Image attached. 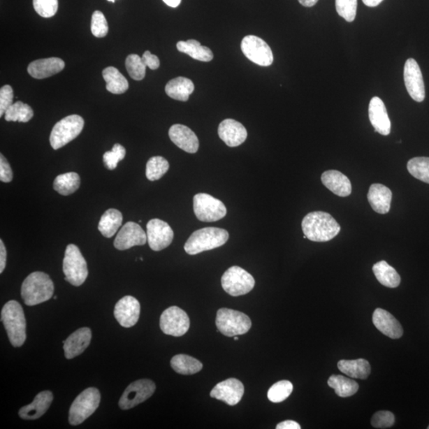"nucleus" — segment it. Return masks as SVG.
Wrapping results in <instances>:
<instances>
[{
    "instance_id": "ea45409f",
    "label": "nucleus",
    "mask_w": 429,
    "mask_h": 429,
    "mask_svg": "<svg viewBox=\"0 0 429 429\" xmlns=\"http://www.w3.org/2000/svg\"><path fill=\"white\" fill-rule=\"evenodd\" d=\"M293 390V386L291 381L287 380L277 381L270 388L268 399L274 403L282 402L291 396Z\"/></svg>"
},
{
    "instance_id": "8fccbe9b",
    "label": "nucleus",
    "mask_w": 429,
    "mask_h": 429,
    "mask_svg": "<svg viewBox=\"0 0 429 429\" xmlns=\"http://www.w3.org/2000/svg\"><path fill=\"white\" fill-rule=\"evenodd\" d=\"M143 61L147 67H149L152 71L159 68L160 66V61L158 57L150 53V51H146L142 57Z\"/></svg>"
},
{
    "instance_id": "4d7b16f0",
    "label": "nucleus",
    "mask_w": 429,
    "mask_h": 429,
    "mask_svg": "<svg viewBox=\"0 0 429 429\" xmlns=\"http://www.w3.org/2000/svg\"><path fill=\"white\" fill-rule=\"evenodd\" d=\"M237 336H238V335L234 336V340H239V338H238V337H237Z\"/></svg>"
},
{
    "instance_id": "4468645a",
    "label": "nucleus",
    "mask_w": 429,
    "mask_h": 429,
    "mask_svg": "<svg viewBox=\"0 0 429 429\" xmlns=\"http://www.w3.org/2000/svg\"><path fill=\"white\" fill-rule=\"evenodd\" d=\"M147 242L154 252L164 250L169 247L175 233L170 226L159 219L150 220L147 225Z\"/></svg>"
},
{
    "instance_id": "cd10ccee",
    "label": "nucleus",
    "mask_w": 429,
    "mask_h": 429,
    "mask_svg": "<svg viewBox=\"0 0 429 429\" xmlns=\"http://www.w3.org/2000/svg\"><path fill=\"white\" fill-rule=\"evenodd\" d=\"M195 89L192 80L180 77L171 80L166 86V92L173 100L187 101Z\"/></svg>"
},
{
    "instance_id": "09e8293b",
    "label": "nucleus",
    "mask_w": 429,
    "mask_h": 429,
    "mask_svg": "<svg viewBox=\"0 0 429 429\" xmlns=\"http://www.w3.org/2000/svg\"><path fill=\"white\" fill-rule=\"evenodd\" d=\"M13 172L10 164L5 157L0 155V181L4 183H9L13 181Z\"/></svg>"
},
{
    "instance_id": "a18cd8bd",
    "label": "nucleus",
    "mask_w": 429,
    "mask_h": 429,
    "mask_svg": "<svg viewBox=\"0 0 429 429\" xmlns=\"http://www.w3.org/2000/svg\"><path fill=\"white\" fill-rule=\"evenodd\" d=\"M91 31L96 38L106 37L108 32V25L106 16L100 10H96L92 16Z\"/></svg>"
},
{
    "instance_id": "5fc2aeb1",
    "label": "nucleus",
    "mask_w": 429,
    "mask_h": 429,
    "mask_svg": "<svg viewBox=\"0 0 429 429\" xmlns=\"http://www.w3.org/2000/svg\"><path fill=\"white\" fill-rule=\"evenodd\" d=\"M298 1L304 7L311 8L318 2V0H298Z\"/></svg>"
},
{
    "instance_id": "1a4fd4ad",
    "label": "nucleus",
    "mask_w": 429,
    "mask_h": 429,
    "mask_svg": "<svg viewBox=\"0 0 429 429\" xmlns=\"http://www.w3.org/2000/svg\"><path fill=\"white\" fill-rule=\"evenodd\" d=\"M194 210L196 218L203 222H216L227 214L224 203L207 194L194 196Z\"/></svg>"
},
{
    "instance_id": "c756f323",
    "label": "nucleus",
    "mask_w": 429,
    "mask_h": 429,
    "mask_svg": "<svg viewBox=\"0 0 429 429\" xmlns=\"http://www.w3.org/2000/svg\"><path fill=\"white\" fill-rule=\"evenodd\" d=\"M177 48L182 53L187 54L194 59L204 62H210L213 59V53L210 48L203 46L198 41L190 39L184 42L180 41Z\"/></svg>"
},
{
    "instance_id": "9b49d317",
    "label": "nucleus",
    "mask_w": 429,
    "mask_h": 429,
    "mask_svg": "<svg viewBox=\"0 0 429 429\" xmlns=\"http://www.w3.org/2000/svg\"><path fill=\"white\" fill-rule=\"evenodd\" d=\"M241 50L249 60L260 66L268 67L273 64V52L262 38L254 36H246L242 41Z\"/></svg>"
},
{
    "instance_id": "2eb2a0df",
    "label": "nucleus",
    "mask_w": 429,
    "mask_h": 429,
    "mask_svg": "<svg viewBox=\"0 0 429 429\" xmlns=\"http://www.w3.org/2000/svg\"><path fill=\"white\" fill-rule=\"evenodd\" d=\"M404 80L411 98L416 102L424 101L426 99L424 79L419 64L413 59L405 61Z\"/></svg>"
},
{
    "instance_id": "49530a36",
    "label": "nucleus",
    "mask_w": 429,
    "mask_h": 429,
    "mask_svg": "<svg viewBox=\"0 0 429 429\" xmlns=\"http://www.w3.org/2000/svg\"><path fill=\"white\" fill-rule=\"evenodd\" d=\"M395 419L390 411L377 412L371 419V425L376 428H387L393 426Z\"/></svg>"
},
{
    "instance_id": "39448f33",
    "label": "nucleus",
    "mask_w": 429,
    "mask_h": 429,
    "mask_svg": "<svg viewBox=\"0 0 429 429\" xmlns=\"http://www.w3.org/2000/svg\"><path fill=\"white\" fill-rule=\"evenodd\" d=\"M100 403L101 393L96 388H88L80 393L69 409V424L73 426L80 425L95 413Z\"/></svg>"
},
{
    "instance_id": "5701e85b",
    "label": "nucleus",
    "mask_w": 429,
    "mask_h": 429,
    "mask_svg": "<svg viewBox=\"0 0 429 429\" xmlns=\"http://www.w3.org/2000/svg\"><path fill=\"white\" fill-rule=\"evenodd\" d=\"M92 331L89 328L77 330L63 341L65 356L68 359L77 357L82 354L91 343Z\"/></svg>"
},
{
    "instance_id": "a19ab883",
    "label": "nucleus",
    "mask_w": 429,
    "mask_h": 429,
    "mask_svg": "<svg viewBox=\"0 0 429 429\" xmlns=\"http://www.w3.org/2000/svg\"><path fill=\"white\" fill-rule=\"evenodd\" d=\"M126 68L132 79L142 80L146 76L147 66L142 57L137 54H131L126 57Z\"/></svg>"
},
{
    "instance_id": "473e14b6",
    "label": "nucleus",
    "mask_w": 429,
    "mask_h": 429,
    "mask_svg": "<svg viewBox=\"0 0 429 429\" xmlns=\"http://www.w3.org/2000/svg\"><path fill=\"white\" fill-rule=\"evenodd\" d=\"M103 78L107 84V90L113 94H123L129 89V81L117 68L110 66L104 68Z\"/></svg>"
},
{
    "instance_id": "79ce46f5",
    "label": "nucleus",
    "mask_w": 429,
    "mask_h": 429,
    "mask_svg": "<svg viewBox=\"0 0 429 429\" xmlns=\"http://www.w3.org/2000/svg\"><path fill=\"white\" fill-rule=\"evenodd\" d=\"M336 11L347 22L355 20L357 13V0H335Z\"/></svg>"
},
{
    "instance_id": "f03ea898",
    "label": "nucleus",
    "mask_w": 429,
    "mask_h": 429,
    "mask_svg": "<svg viewBox=\"0 0 429 429\" xmlns=\"http://www.w3.org/2000/svg\"><path fill=\"white\" fill-rule=\"evenodd\" d=\"M54 285L48 275L34 272L23 282L21 295L24 303L34 306L45 303L53 297Z\"/></svg>"
},
{
    "instance_id": "aec40b11",
    "label": "nucleus",
    "mask_w": 429,
    "mask_h": 429,
    "mask_svg": "<svg viewBox=\"0 0 429 429\" xmlns=\"http://www.w3.org/2000/svg\"><path fill=\"white\" fill-rule=\"evenodd\" d=\"M218 134L227 146L236 147L246 141L247 131L240 122L227 119L221 122L219 126Z\"/></svg>"
},
{
    "instance_id": "2f4dec72",
    "label": "nucleus",
    "mask_w": 429,
    "mask_h": 429,
    "mask_svg": "<svg viewBox=\"0 0 429 429\" xmlns=\"http://www.w3.org/2000/svg\"><path fill=\"white\" fill-rule=\"evenodd\" d=\"M373 272L382 286L388 288H397L401 283V277L397 270L388 264L386 261H380L373 266Z\"/></svg>"
},
{
    "instance_id": "20e7f679",
    "label": "nucleus",
    "mask_w": 429,
    "mask_h": 429,
    "mask_svg": "<svg viewBox=\"0 0 429 429\" xmlns=\"http://www.w3.org/2000/svg\"><path fill=\"white\" fill-rule=\"evenodd\" d=\"M227 231L219 228H205L194 231L184 245L188 254L195 255L222 247L228 242Z\"/></svg>"
},
{
    "instance_id": "c85d7f7f",
    "label": "nucleus",
    "mask_w": 429,
    "mask_h": 429,
    "mask_svg": "<svg viewBox=\"0 0 429 429\" xmlns=\"http://www.w3.org/2000/svg\"><path fill=\"white\" fill-rule=\"evenodd\" d=\"M342 373L357 379H367L370 374V365L366 359L340 361L337 364Z\"/></svg>"
},
{
    "instance_id": "e433bc0d",
    "label": "nucleus",
    "mask_w": 429,
    "mask_h": 429,
    "mask_svg": "<svg viewBox=\"0 0 429 429\" xmlns=\"http://www.w3.org/2000/svg\"><path fill=\"white\" fill-rule=\"evenodd\" d=\"M33 117V109L22 101L13 103L4 114L6 121L20 122V123H27Z\"/></svg>"
},
{
    "instance_id": "ddd939ff",
    "label": "nucleus",
    "mask_w": 429,
    "mask_h": 429,
    "mask_svg": "<svg viewBox=\"0 0 429 429\" xmlns=\"http://www.w3.org/2000/svg\"><path fill=\"white\" fill-rule=\"evenodd\" d=\"M160 327L165 334L180 337L189 331L190 327L189 316L179 307H170L162 312Z\"/></svg>"
},
{
    "instance_id": "0eeeda50",
    "label": "nucleus",
    "mask_w": 429,
    "mask_h": 429,
    "mask_svg": "<svg viewBox=\"0 0 429 429\" xmlns=\"http://www.w3.org/2000/svg\"><path fill=\"white\" fill-rule=\"evenodd\" d=\"M216 323L218 332L228 337L246 334L252 328L251 319L245 313L225 308L218 310Z\"/></svg>"
},
{
    "instance_id": "423d86ee",
    "label": "nucleus",
    "mask_w": 429,
    "mask_h": 429,
    "mask_svg": "<svg viewBox=\"0 0 429 429\" xmlns=\"http://www.w3.org/2000/svg\"><path fill=\"white\" fill-rule=\"evenodd\" d=\"M63 272L66 280L74 286H80L88 277L86 260L76 245L67 246L63 260Z\"/></svg>"
},
{
    "instance_id": "393cba45",
    "label": "nucleus",
    "mask_w": 429,
    "mask_h": 429,
    "mask_svg": "<svg viewBox=\"0 0 429 429\" xmlns=\"http://www.w3.org/2000/svg\"><path fill=\"white\" fill-rule=\"evenodd\" d=\"M53 400V393L49 391L41 392L31 404L20 409L19 415L22 419L37 420L49 409Z\"/></svg>"
},
{
    "instance_id": "f3484780",
    "label": "nucleus",
    "mask_w": 429,
    "mask_h": 429,
    "mask_svg": "<svg viewBox=\"0 0 429 429\" xmlns=\"http://www.w3.org/2000/svg\"><path fill=\"white\" fill-rule=\"evenodd\" d=\"M140 310V303L136 298L126 296L115 305L114 316L121 326L131 328L138 321Z\"/></svg>"
},
{
    "instance_id": "a211bd4d",
    "label": "nucleus",
    "mask_w": 429,
    "mask_h": 429,
    "mask_svg": "<svg viewBox=\"0 0 429 429\" xmlns=\"http://www.w3.org/2000/svg\"><path fill=\"white\" fill-rule=\"evenodd\" d=\"M245 394V386L240 380L229 379L219 382L211 391L210 396L234 407L241 401Z\"/></svg>"
},
{
    "instance_id": "de8ad7c7",
    "label": "nucleus",
    "mask_w": 429,
    "mask_h": 429,
    "mask_svg": "<svg viewBox=\"0 0 429 429\" xmlns=\"http://www.w3.org/2000/svg\"><path fill=\"white\" fill-rule=\"evenodd\" d=\"M14 92L10 85H4L0 89V117H3L6 111L13 106Z\"/></svg>"
},
{
    "instance_id": "6ab92c4d",
    "label": "nucleus",
    "mask_w": 429,
    "mask_h": 429,
    "mask_svg": "<svg viewBox=\"0 0 429 429\" xmlns=\"http://www.w3.org/2000/svg\"><path fill=\"white\" fill-rule=\"evenodd\" d=\"M369 119L376 132L387 136L391 134V123L386 106L378 96L371 99L369 104Z\"/></svg>"
},
{
    "instance_id": "b1692460",
    "label": "nucleus",
    "mask_w": 429,
    "mask_h": 429,
    "mask_svg": "<svg viewBox=\"0 0 429 429\" xmlns=\"http://www.w3.org/2000/svg\"><path fill=\"white\" fill-rule=\"evenodd\" d=\"M65 66V62L59 57H50L34 61L28 66L27 71L34 78L44 79L60 73Z\"/></svg>"
},
{
    "instance_id": "bb28decb",
    "label": "nucleus",
    "mask_w": 429,
    "mask_h": 429,
    "mask_svg": "<svg viewBox=\"0 0 429 429\" xmlns=\"http://www.w3.org/2000/svg\"><path fill=\"white\" fill-rule=\"evenodd\" d=\"M324 187L336 196L346 197L351 194V184L349 177L337 170H328L321 176Z\"/></svg>"
},
{
    "instance_id": "6e6552de",
    "label": "nucleus",
    "mask_w": 429,
    "mask_h": 429,
    "mask_svg": "<svg viewBox=\"0 0 429 429\" xmlns=\"http://www.w3.org/2000/svg\"><path fill=\"white\" fill-rule=\"evenodd\" d=\"M85 120L78 115H71L57 123L51 131V147L59 150L76 138L82 131Z\"/></svg>"
},
{
    "instance_id": "9d476101",
    "label": "nucleus",
    "mask_w": 429,
    "mask_h": 429,
    "mask_svg": "<svg viewBox=\"0 0 429 429\" xmlns=\"http://www.w3.org/2000/svg\"><path fill=\"white\" fill-rule=\"evenodd\" d=\"M221 284L226 293L233 297H239L250 293L254 287L255 281L245 270L240 266H233L222 276Z\"/></svg>"
},
{
    "instance_id": "603ef678",
    "label": "nucleus",
    "mask_w": 429,
    "mask_h": 429,
    "mask_svg": "<svg viewBox=\"0 0 429 429\" xmlns=\"http://www.w3.org/2000/svg\"><path fill=\"white\" fill-rule=\"evenodd\" d=\"M277 429H300V426L298 422L293 421H286L279 423L276 427Z\"/></svg>"
},
{
    "instance_id": "4be33fe9",
    "label": "nucleus",
    "mask_w": 429,
    "mask_h": 429,
    "mask_svg": "<svg viewBox=\"0 0 429 429\" xmlns=\"http://www.w3.org/2000/svg\"><path fill=\"white\" fill-rule=\"evenodd\" d=\"M373 323L379 331L393 340L400 339L403 335L401 323L391 313L382 309H377L373 313Z\"/></svg>"
},
{
    "instance_id": "37998d69",
    "label": "nucleus",
    "mask_w": 429,
    "mask_h": 429,
    "mask_svg": "<svg viewBox=\"0 0 429 429\" xmlns=\"http://www.w3.org/2000/svg\"><path fill=\"white\" fill-rule=\"evenodd\" d=\"M126 156V150L120 144H115L111 152L103 154V163L109 170H113L117 167L119 162Z\"/></svg>"
},
{
    "instance_id": "72a5a7b5",
    "label": "nucleus",
    "mask_w": 429,
    "mask_h": 429,
    "mask_svg": "<svg viewBox=\"0 0 429 429\" xmlns=\"http://www.w3.org/2000/svg\"><path fill=\"white\" fill-rule=\"evenodd\" d=\"M173 370L183 375H191L200 372L203 364L196 358L187 355H177L173 356L170 361Z\"/></svg>"
},
{
    "instance_id": "a878e982",
    "label": "nucleus",
    "mask_w": 429,
    "mask_h": 429,
    "mask_svg": "<svg viewBox=\"0 0 429 429\" xmlns=\"http://www.w3.org/2000/svg\"><path fill=\"white\" fill-rule=\"evenodd\" d=\"M392 196L389 188L381 184H373L370 185L368 199L375 212L386 214L391 210Z\"/></svg>"
},
{
    "instance_id": "f704fd0d",
    "label": "nucleus",
    "mask_w": 429,
    "mask_h": 429,
    "mask_svg": "<svg viewBox=\"0 0 429 429\" xmlns=\"http://www.w3.org/2000/svg\"><path fill=\"white\" fill-rule=\"evenodd\" d=\"M328 384L341 398L353 396L354 394L358 392L359 388L356 381L346 378L343 375H333L330 377Z\"/></svg>"
},
{
    "instance_id": "412c9836",
    "label": "nucleus",
    "mask_w": 429,
    "mask_h": 429,
    "mask_svg": "<svg viewBox=\"0 0 429 429\" xmlns=\"http://www.w3.org/2000/svg\"><path fill=\"white\" fill-rule=\"evenodd\" d=\"M171 141L180 149L189 154H195L199 149V139L188 126L182 124L173 125L169 131Z\"/></svg>"
},
{
    "instance_id": "dca6fc26",
    "label": "nucleus",
    "mask_w": 429,
    "mask_h": 429,
    "mask_svg": "<svg viewBox=\"0 0 429 429\" xmlns=\"http://www.w3.org/2000/svg\"><path fill=\"white\" fill-rule=\"evenodd\" d=\"M147 242V235L141 226L135 222L126 223L119 231L114 241L117 250L125 251L136 246H143Z\"/></svg>"
},
{
    "instance_id": "7c9ffc66",
    "label": "nucleus",
    "mask_w": 429,
    "mask_h": 429,
    "mask_svg": "<svg viewBox=\"0 0 429 429\" xmlns=\"http://www.w3.org/2000/svg\"><path fill=\"white\" fill-rule=\"evenodd\" d=\"M123 214L115 208H110L103 213L98 225L101 233L106 238H112L117 234L123 224Z\"/></svg>"
},
{
    "instance_id": "58836bf2",
    "label": "nucleus",
    "mask_w": 429,
    "mask_h": 429,
    "mask_svg": "<svg viewBox=\"0 0 429 429\" xmlns=\"http://www.w3.org/2000/svg\"><path fill=\"white\" fill-rule=\"evenodd\" d=\"M407 169L412 176L429 184V158L417 157L410 159L408 161Z\"/></svg>"
},
{
    "instance_id": "13d9d810",
    "label": "nucleus",
    "mask_w": 429,
    "mask_h": 429,
    "mask_svg": "<svg viewBox=\"0 0 429 429\" xmlns=\"http://www.w3.org/2000/svg\"><path fill=\"white\" fill-rule=\"evenodd\" d=\"M108 1L115 3V0H108Z\"/></svg>"
},
{
    "instance_id": "c9c22d12",
    "label": "nucleus",
    "mask_w": 429,
    "mask_h": 429,
    "mask_svg": "<svg viewBox=\"0 0 429 429\" xmlns=\"http://www.w3.org/2000/svg\"><path fill=\"white\" fill-rule=\"evenodd\" d=\"M80 185V178L77 173H63L54 180V189L62 196H69L76 192Z\"/></svg>"
},
{
    "instance_id": "bf43d9fd",
    "label": "nucleus",
    "mask_w": 429,
    "mask_h": 429,
    "mask_svg": "<svg viewBox=\"0 0 429 429\" xmlns=\"http://www.w3.org/2000/svg\"><path fill=\"white\" fill-rule=\"evenodd\" d=\"M428 428L429 429V426L428 427Z\"/></svg>"
},
{
    "instance_id": "f257e3e1",
    "label": "nucleus",
    "mask_w": 429,
    "mask_h": 429,
    "mask_svg": "<svg viewBox=\"0 0 429 429\" xmlns=\"http://www.w3.org/2000/svg\"><path fill=\"white\" fill-rule=\"evenodd\" d=\"M301 227L307 239L318 242L332 240L341 230L340 224L331 214L324 212L306 214Z\"/></svg>"
},
{
    "instance_id": "6e6d98bb",
    "label": "nucleus",
    "mask_w": 429,
    "mask_h": 429,
    "mask_svg": "<svg viewBox=\"0 0 429 429\" xmlns=\"http://www.w3.org/2000/svg\"><path fill=\"white\" fill-rule=\"evenodd\" d=\"M163 1L171 8H177L182 0H163Z\"/></svg>"
},
{
    "instance_id": "7ed1b4c3",
    "label": "nucleus",
    "mask_w": 429,
    "mask_h": 429,
    "mask_svg": "<svg viewBox=\"0 0 429 429\" xmlns=\"http://www.w3.org/2000/svg\"><path fill=\"white\" fill-rule=\"evenodd\" d=\"M1 321L10 344L15 347L24 344L27 339V322L24 312L16 300H10L3 306Z\"/></svg>"
},
{
    "instance_id": "3c124183",
    "label": "nucleus",
    "mask_w": 429,
    "mask_h": 429,
    "mask_svg": "<svg viewBox=\"0 0 429 429\" xmlns=\"http://www.w3.org/2000/svg\"><path fill=\"white\" fill-rule=\"evenodd\" d=\"M6 263H7V250L3 243V241L0 240V273H3Z\"/></svg>"
},
{
    "instance_id": "864d4df0",
    "label": "nucleus",
    "mask_w": 429,
    "mask_h": 429,
    "mask_svg": "<svg viewBox=\"0 0 429 429\" xmlns=\"http://www.w3.org/2000/svg\"><path fill=\"white\" fill-rule=\"evenodd\" d=\"M384 0H363L365 5L370 8H375L379 6Z\"/></svg>"
},
{
    "instance_id": "f8f14e48",
    "label": "nucleus",
    "mask_w": 429,
    "mask_h": 429,
    "mask_svg": "<svg viewBox=\"0 0 429 429\" xmlns=\"http://www.w3.org/2000/svg\"><path fill=\"white\" fill-rule=\"evenodd\" d=\"M155 390L156 386L152 380L136 381L126 388L122 395L119 402V407L124 410L134 408L152 397Z\"/></svg>"
},
{
    "instance_id": "c03bdc74",
    "label": "nucleus",
    "mask_w": 429,
    "mask_h": 429,
    "mask_svg": "<svg viewBox=\"0 0 429 429\" xmlns=\"http://www.w3.org/2000/svg\"><path fill=\"white\" fill-rule=\"evenodd\" d=\"M34 10L43 18H51L59 9V0H33Z\"/></svg>"
},
{
    "instance_id": "4c0bfd02",
    "label": "nucleus",
    "mask_w": 429,
    "mask_h": 429,
    "mask_svg": "<svg viewBox=\"0 0 429 429\" xmlns=\"http://www.w3.org/2000/svg\"><path fill=\"white\" fill-rule=\"evenodd\" d=\"M169 169V162L163 157L155 156L147 161L146 176L150 181H158Z\"/></svg>"
}]
</instances>
